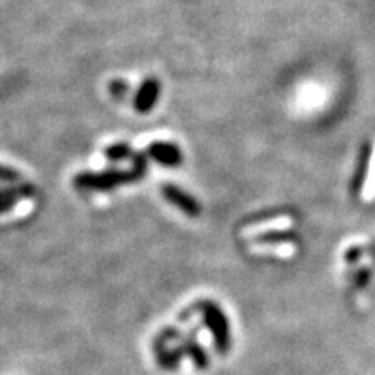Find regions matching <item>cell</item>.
Masks as SVG:
<instances>
[{"instance_id":"4","label":"cell","mask_w":375,"mask_h":375,"mask_svg":"<svg viewBox=\"0 0 375 375\" xmlns=\"http://www.w3.org/2000/svg\"><path fill=\"white\" fill-rule=\"evenodd\" d=\"M148 155L164 167H178L183 164V151L174 143L157 141L148 146Z\"/></svg>"},{"instance_id":"6","label":"cell","mask_w":375,"mask_h":375,"mask_svg":"<svg viewBox=\"0 0 375 375\" xmlns=\"http://www.w3.org/2000/svg\"><path fill=\"white\" fill-rule=\"evenodd\" d=\"M179 348H181L183 355L188 356L198 370H205L208 367V363H211L208 362L207 351L201 348V344L197 341V337H194V332H190V335L183 337Z\"/></svg>"},{"instance_id":"3","label":"cell","mask_w":375,"mask_h":375,"mask_svg":"<svg viewBox=\"0 0 375 375\" xmlns=\"http://www.w3.org/2000/svg\"><path fill=\"white\" fill-rule=\"evenodd\" d=\"M162 194H164V198L169 204H172L176 208H179L188 218H198V215H200L201 207L197 198L191 197L190 193H186V191L181 190L179 186L164 185L162 186Z\"/></svg>"},{"instance_id":"10","label":"cell","mask_w":375,"mask_h":375,"mask_svg":"<svg viewBox=\"0 0 375 375\" xmlns=\"http://www.w3.org/2000/svg\"><path fill=\"white\" fill-rule=\"evenodd\" d=\"M127 91H129L127 82H124V80L110 82V92L113 94V96L117 97V99H122V96H124V94Z\"/></svg>"},{"instance_id":"7","label":"cell","mask_w":375,"mask_h":375,"mask_svg":"<svg viewBox=\"0 0 375 375\" xmlns=\"http://www.w3.org/2000/svg\"><path fill=\"white\" fill-rule=\"evenodd\" d=\"M34 191V188L28 185H21L16 188H0V214L10 211L13 205L17 201V198L31 197Z\"/></svg>"},{"instance_id":"5","label":"cell","mask_w":375,"mask_h":375,"mask_svg":"<svg viewBox=\"0 0 375 375\" xmlns=\"http://www.w3.org/2000/svg\"><path fill=\"white\" fill-rule=\"evenodd\" d=\"M158 97H160V82H158V78H146L141 84L139 91L134 97V110L141 115L150 113L155 108V104L158 103Z\"/></svg>"},{"instance_id":"2","label":"cell","mask_w":375,"mask_h":375,"mask_svg":"<svg viewBox=\"0 0 375 375\" xmlns=\"http://www.w3.org/2000/svg\"><path fill=\"white\" fill-rule=\"evenodd\" d=\"M201 320L212 334L215 349L226 353L229 349V325L225 311L215 302H201Z\"/></svg>"},{"instance_id":"8","label":"cell","mask_w":375,"mask_h":375,"mask_svg":"<svg viewBox=\"0 0 375 375\" xmlns=\"http://www.w3.org/2000/svg\"><path fill=\"white\" fill-rule=\"evenodd\" d=\"M104 155H106L108 160H113V162H118V160H124V158H129L134 155V151L131 150V146L125 143H117V144H111L110 148H106L104 150Z\"/></svg>"},{"instance_id":"9","label":"cell","mask_w":375,"mask_h":375,"mask_svg":"<svg viewBox=\"0 0 375 375\" xmlns=\"http://www.w3.org/2000/svg\"><path fill=\"white\" fill-rule=\"evenodd\" d=\"M21 179V174L7 165H0V183H17Z\"/></svg>"},{"instance_id":"1","label":"cell","mask_w":375,"mask_h":375,"mask_svg":"<svg viewBox=\"0 0 375 375\" xmlns=\"http://www.w3.org/2000/svg\"><path fill=\"white\" fill-rule=\"evenodd\" d=\"M144 172L138 171L132 167L131 171H104V172H82L75 178V186L78 190H111V188L118 185H127V183H134L143 176Z\"/></svg>"}]
</instances>
